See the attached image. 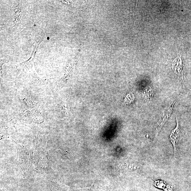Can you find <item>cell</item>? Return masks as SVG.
<instances>
[{
    "mask_svg": "<svg viewBox=\"0 0 191 191\" xmlns=\"http://www.w3.org/2000/svg\"><path fill=\"white\" fill-rule=\"evenodd\" d=\"M177 99H174L170 102V104L162 112L155 124L154 127L155 139H156L158 137L162 128L173 113L177 103Z\"/></svg>",
    "mask_w": 191,
    "mask_h": 191,
    "instance_id": "obj_1",
    "label": "cell"
},
{
    "mask_svg": "<svg viewBox=\"0 0 191 191\" xmlns=\"http://www.w3.org/2000/svg\"><path fill=\"white\" fill-rule=\"evenodd\" d=\"M176 120V127L172 130L169 135V140L173 145L175 157L176 156L178 145L183 138V135L179 125L178 119L177 118Z\"/></svg>",
    "mask_w": 191,
    "mask_h": 191,
    "instance_id": "obj_2",
    "label": "cell"
},
{
    "mask_svg": "<svg viewBox=\"0 0 191 191\" xmlns=\"http://www.w3.org/2000/svg\"><path fill=\"white\" fill-rule=\"evenodd\" d=\"M172 68L177 77L181 81L183 80V64L181 55L174 59L172 63Z\"/></svg>",
    "mask_w": 191,
    "mask_h": 191,
    "instance_id": "obj_3",
    "label": "cell"
},
{
    "mask_svg": "<svg viewBox=\"0 0 191 191\" xmlns=\"http://www.w3.org/2000/svg\"><path fill=\"white\" fill-rule=\"evenodd\" d=\"M154 94V91L152 87H147L142 91V96L144 101L149 102L152 100Z\"/></svg>",
    "mask_w": 191,
    "mask_h": 191,
    "instance_id": "obj_4",
    "label": "cell"
},
{
    "mask_svg": "<svg viewBox=\"0 0 191 191\" xmlns=\"http://www.w3.org/2000/svg\"><path fill=\"white\" fill-rule=\"evenodd\" d=\"M133 95L132 94H128L127 97L126 98L125 101L127 104L130 103L131 102L133 101L134 97Z\"/></svg>",
    "mask_w": 191,
    "mask_h": 191,
    "instance_id": "obj_5",
    "label": "cell"
}]
</instances>
